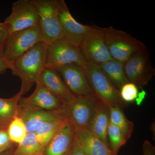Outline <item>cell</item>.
Wrapping results in <instances>:
<instances>
[{
    "mask_svg": "<svg viewBox=\"0 0 155 155\" xmlns=\"http://www.w3.org/2000/svg\"><path fill=\"white\" fill-rule=\"evenodd\" d=\"M12 74L21 80L19 92L22 96L35 84L47 66V43L40 42L11 64Z\"/></svg>",
    "mask_w": 155,
    "mask_h": 155,
    "instance_id": "6da1fadb",
    "label": "cell"
},
{
    "mask_svg": "<svg viewBox=\"0 0 155 155\" xmlns=\"http://www.w3.org/2000/svg\"><path fill=\"white\" fill-rule=\"evenodd\" d=\"M105 42L111 57L124 63L134 53L146 49L142 42L112 26L102 28Z\"/></svg>",
    "mask_w": 155,
    "mask_h": 155,
    "instance_id": "7a4b0ae2",
    "label": "cell"
},
{
    "mask_svg": "<svg viewBox=\"0 0 155 155\" xmlns=\"http://www.w3.org/2000/svg\"><path fill=\"white\" fill-rule=\"evenodd\" d=\"M84 72L89 83L97 97L109 107H125L128 104L124 102L120 91L111 83L100 69L99 66L87 62Z\"/></svg>",
    "mask_w": 155,
    "mask_h": 155,
    "instance_id": "3957f363",
    "label": "cell"
},
{
    "mask_svg": "<svg viewBox=\"0 0 155 155\" xmlns=\"http://www.w3.org/2000/svg\"><path fill=\"white\" fill-rule=\"evenodd\" d=\"M44 41L39 25L10 33L2 58L11 64L40 42Z\"/></svg>",
    "mask_w": 155,
    "mask_h": 155,
    "instance_id": "277c9868",
    "label": "cell"
},
{
    "mask_svg": "<svg viewBox=\"0 0 155 155\" xmlns=\"http://www.w3.org/2000/svg\"><path fill=\"white\" fill-rule=\"evenodd\" d=\"M71 64H77L83 69L86 66L79 47L63 37L47 43V66L55 68Z\"/></svg>",
    "mask_w": 155,
    "mask_h": 155,
    "instance_id": "5b68a950",
    "label": "cell"
},
{
    "mask_svg": "<svg viewBox=\"0 0 155 155\" xmlns=\"http://www.w3.org/2000/svg\"><path fill=\"white\" fill-rule=\"evenodd\" d=\"M125 76L138 89L146 86L155 75L147 49L134 54L123 63Z\"/></svg>",
    "mask_w": 155,
    "mask_h": 155,
    "instance_id": "8992f818",
    "label": "cell"
},
{
    "mask_svg": "<svg viewBox=\"0 0 155 155\" xmlns=\"http://www.w3.org/2000/svg\"><path fill=\"white\" fill-rule=\"evenodd\" d=\"M37 11L39 25L44 41H53L63 37V33L58 19L57 0H32Z\"/></svg>",
    "mask_w": 155,
    "mask_h": 155,
    "instance_id": "52a82bcc",
    "label": "cell"
},
{
    "mask_svg": "<svg viewBox=\"0 0 155 155\" xmlns=\"http://www.w3.org/2000/svg\"><path fill=\"white\" fill-rule=\"evenodd\" d=\"M87 62L99 65L113 59L105 42L102 28L92 25L79 46Z\"/></svg>",
    "mask_w": 155,
    "mask_h": 155,
    "instance_id": "ba28073f",
    "label": "cell"
},
{
    "mask_svg": "<svg viewBox=\"0 0 155 155\" xmlns=\"http://www.w3.org/2000/svg\"><path fill=\"white\" fill-rule=\"evenodd\" d=\"M101 102L97 97L75 96L72 101L64 107L63 112L75 129L87 128Z\"/></svg>",
    "mask_w": 155,
    "mask_h": 155,
    "instance_id": "9c48e42d",
    "label": "cell"
},
{
    "mask_svg": "<svg viewBox=\"0 0 155 155\" xmlns=\"http://www.w3.org/2000/svg\"><path fill=\"white\" fill-rule=\"evenodd\" d=\"M11 9V14L5 21L11 33L38 25V14L32 0H18L13 3Z\"/></svg>",
    "mask_w": 155,
    "mask_h": 155,
    "instance_id": "30bf717a",
    "label": "cell"
},
{
    "mask_svg": "<svg viewBox=\"0 0 155 155\" xmlns=\"http://www.w3.org/2000/svg\"><path fill=\"white\" fill-rule=\"evenodd\" d=\"M54 69L60 74L68 88L75 96H83L98 98L89 83L84 70L79 65L71 64Z\"/></svg>",
    "mask_w": 155,
    "mask_h": 155,
    "instance_id": "8fae6325",
    "label": "cell"
},
{
    "mask_svg": "<svg viewBox=\"0 0 155 155\" xmlns=\"http://www.w3.org/2000/svg\"><path fill=\"white\" fill-rule=\"evenodd\" d=\"M57 10L63 38L79 47L91 26L77 22L72 17L64 0H57Z\"/></svg>",
    "mask_w": 155,
    "mask_h": 155,
    "instance_id": "7c38bea8",
    "label": "cell"
},
{
    "mask_svg": "<svg viewBox=\"0 0 155 155\" xmlns=\"http://www.w3.org/2000/svg\"><path fill=\"white\" fill-rule=\"evenodd\" d=\"M75 128L66 118L58 132L44 147L42 155H66L75 139Z\"/></svg>",
    "mask_w": 155,
    "mask_h": 155,
    "instance_id": "4fadbf2b",
    "label": "cell"
},
{
    "mask_svg": "<svg viewBox=\"0 0 155 155\" xmlns=\"http://www.w3.org/2000/svg\"><path fill=\"white\" fill-rule=\"evenodd\" d=\"M36 82L41 84L56 96L63 104L64 107L75 97L61 75L52 67H45Z\"/></svg>",
    "mask_w": 155,
    "mask_h": 155,
    "instance_id": "5bb4252c",
    "label": "cell"
},
{
    "mask_svg": "<svg viewBox=\"0 0 155 155\" xmlns=\"http://www.w3.org/2000/svg\"><path fill=\"white\" fill-rule=\"evenodd\" d=\"M19 104L51 111L62 110L64 108V105L60 100L38 82L35 83V88L32 94L28 97H21Z\"/></svg>",
    "mask_w": 155,
    "mask_h": 155,
    "instance_id": "9a60e30c",
    "label": "cell"
},
{
    "mask_svg": "<svg viewBox=\"0 0 155 155\" xmlns=\"http://www.w3.org/2000/svg\"><path fill=\"white\" fill-rule=\"evenodd\" d=\"M63 114V110L48 111L32 106L18 104L17 116L24 122L28 133H35L44 122Z\"/></svg>",
    "mask_w": 155,
    "mask_h": 155,
    "instance_id": "2e32d148",
    "label": "cell"
},
{
    "mask_svg": "<svg viewBox=\"0 0 155 155\" xmlns=\"http://www.w3.org/2000/svg\"><path fill=\"white\" fill-rule=\"evenodd\" d=\"M75 140L86 155H117L87 128L75 129Z\"/></svg>",
    "mask_w": 155,
    "mask_h": 155,
    "instance_id": "e0dca14e",
    "label": "cell"
},
{
    "mask_svg": "<svg viewBox=\"0 0 155 155\" xmlns=\"http://www.w3.org/2000/svg\"><path fill=\"white\" fill-rule=\"evenodd\" d=\"M110 123V107L101 102L87 128L108 144L107 130Z\"/></svg>",
    "mask_w": 155,
    "mask_h": 155,
    "instance_id": "ac0fdd59",
    "label": "cell"
},
{
    "mask_svg": "<svg viewBox=\"0 0 155 155\" xmlns=\"http://www.w3.org/2000/svg\"><path fill=\"white\" fill-rule=\"evenodd\" d=\"M103 73L117 89L129 82L125 76L123 63L112 59L99 65Z\"/></svg>",
    "mask_w": 155,
    "mask_h": 155,
    "instance_id": "d6986e66",
    "label": "cell"
},
{
    "mask_svg": "<svg viewBox=\"0 0 155 155\" xmlns=\"http://www.w3.org/2000/svg\"><path fill=\"white\" fill-rule=\"evenodd\" d=\"M22 97L19 92L10 98H0V128L8 129L11 121L17 116L19 100Z\"/></svg>",
    "mask_w": 155,
    "mask_h": 155,
    "instance_id": "ffe728a7",
    "label": "cell"
},
{
    "mask_svg": "<svg viewBox=\"0 0 155 155\" xmlns=\"http://www.w3.org/2000/svg\"><path fill=\"white\" fill-rule=\"evenodd\" d=\"M66 119L64 114L44 122L35 132L38 142L46 146L55 135Z\"/></svg>",
    "mask_w": 155,
    "mask_h": 155,
    "instance_id": "44dd1931",
    "label": "cell"
},
{
    "mask_svg": "<svg viewBox=\"0 0 155 155\" xmlns=\"http://www.w3.org/2000/svg\"><path fill=\"white\" fill-rule=\"evenodd\" d=\"M44 149L36 138L34 132L27 134L23 141L18 144L13 155H42Z\"/></svg>",
    "mask_w": 155,
    "mask_h": 155,
    "instance_id": "7402d4cb",
    "label": "cell"
},
{
    "mask_svg": "<svg viewBox=\"0 0 155 155\" xmlns=\"http://www.w3.org/2000/svg\"><path fill=\"white\" fill-rule=\"evenodd\" d=\"M110 122L119 127L127 140L133 132V122L127 119L122 108L119 107L110 108Z\"/></svg>",
    "mask_w": 155,
    "mask_h": 155,
    "instance_id": "603a6c76",
    "label": "cell"
},
{
    "mask_svg": "<svg viewBox=\"0 0 155 155\" xmlns=\"http://www.w3.org/2000/svg\"><path fill=\"white\" fill-rule=\"evenodd\" d=\"M108 143L111 150L117 155L119 150L128 140L121 130L110 122L107 130Z\"/></svg>",
    "mask_w": 155,
    "mask_h": 155,
    "instance_id": "cb8c5ba5",
    "label": "cell"
},
{
    "mask_svg": "<svg viewBox=\"0 0 155 155\" xmlns=\"http://www.w3.org/2000/svg\"><path fill=\"white\" fill-rule=\"evenodd\" d=\"M7 130L11 141L17 144L23 141L28 134L24 122L18 116L11 121Z\"/></svg>",
    "mask_w": 155,
    "mask_h": 155,
    "instance_id": "d4e9b609",
    "label": "cell"
},
{
    "mask_svg": "<svg viewBox=\"0 0 155 155\" xmlns=\"http://www.w3.org/2000/svg\"><path fill=\"white\" fill-rule=\"evenodd\" d=\"M119 91L122 101L127 104L134 101L139 94L137 87L130 82L123 85Z\"/></svg>",
    "mask_w": 155,
    "mask_h": 155,
    "instance_id": "484cf974",
    "label": "cell"
},
{
    "mask_svg": "<svg viewBox=\"0 0 155 155\" xmlns=\"http://www.w3.org/2000/svg\"><path fill=\"white\" fill-rule=\"evenodd\" d=\"M10 33L9 25L5 22H0V58H2L3 50Z\"/></svg>",
    "mask_w": 155,
    "mask_h": 155,
    "instance_id": "4316f807",
    "label": "cell"
},
{
    "mask_svg": "<svg viewBox=\"0 0 155 155\" xmlns=\"http://www.w3.org/2000/svg\"><path fill=\"white\" fill-rule=\"evenodd\" d=\"M13 143L9 137L7 129L0 128V153L8 150Z\"/></svg>",
    "mask_w": 155,
    "mask_h": 155,
    "instance_id": "83f0119b",
    "label": "cell"
},
{
    "mask_svg": "<svg viewBox=\"0 0 155 155\" xmlns=\"http://www.w3.org/2000/svg\"><path fill=\"white\" fill-rule=\"evenodd\" d=\"M143 155H155V147L147 140H144L143 144Z\"/></svg>",
    "mask_w": 155,
    "mask_h": 155,
    "instance_id": "f1b7e54d",
    "label": "cell"
},
{
    "mask_svg": "<svg viewBox=\"0 0 155 155\" xmlns=\"http://www.w3.org/2000/svg\"><path fill=\"white\" fill-rule=\"evenodd\" d=\"M66 155H86L80 147L75 140L72 144V147L69 150V151Z\"/></svg>",
    "mask_w": 155,
    "mask_h": 155,
    "instance_id": "f546056e",
    "label": "cell"
},
{
    "mask_svg": "<svg viewBox=\"0 0 155 155\" xmlns=\"http://www.w3.org/2000/svg\"><path fill=\"white\" fill-rule=\"evenodd\" d=\"M11 64L6 62L2 58H0V75L5 73L8 69H11Z\"/></svg>",
    "mask_w": 155,
    "mask_h": 155,
    "instance_id": "4dcf8cb0",
    "label": "cell"
},
{
    "mask_svg": "<svg viewBox=\"0 0 155 155\" xmlns=\"http://www.w3.org/2000/svg\"><path fill=\"white\" fill-rule=\"evenodd\" d=\"M146 96V93L144 91H143L139 93L138 94V97L137 98L135 101H136L137 104L139 105L141 104L142 102L144 99L145 97Z\"/></svg>",
    "mask_w": 155,
    "mask_h": 155,
    "instance_id": "1f68e13d",
    "label": "cell"
},
{
    "mask_svg": "<svg viewBox=\"0 0 155 155\" xmlns=\"http://www.w3.org/2000/svg\"></svg>",
    "mask_w": 155,
    "mask_h": 155,
    "instance_id": "d6a6232c",
    "label": "cell"
}]
</instances>
